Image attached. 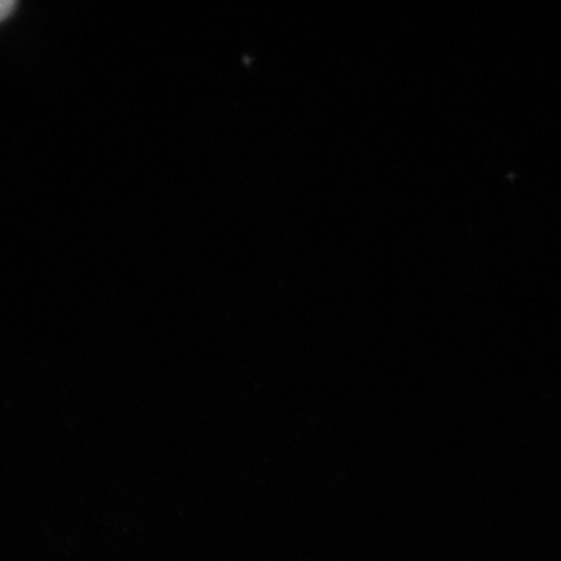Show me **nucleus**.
Returning <instances> with one entry per match:
<instances>
[{"label": "nucleus", "instance_id": "f257e3e1", "mask_svg": "<svg viewBox=\"0 0 561 561\" xmlns=\"http://www.w3.org/2000/svg\"><path fill=\"white\" fill-rule=\"evenodd\" d=\"M14 7H16V2H11V0H0V22L7 20V18L13 13Z\"/></svg>", "mask_w": 561, "mask_h": 561}]
</instances>
